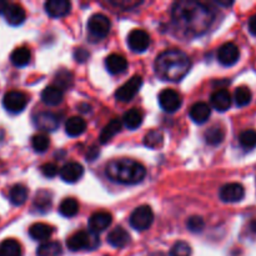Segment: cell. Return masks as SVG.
I'll return each mask as SVG.
<instances>
[{
  "label": "cell",
  "instance_id": "cell-27",
  "mask_svg": "<svg viewBox=\"0 0 256 256\" xmlns=\"http://www.w3.org/2000/svg\"><path fill=\"white\" fill-rule=\"evenodd\" d=\"M28 195H29V192H28L26 186L22 184H16L10 189L9 200L15 206H20L28 200Z\"/></svg>",
  "mask_w": 256,
  "mask_h": 256
},
{
  "label": "cell",
  "instance_id": "cell-30",
  "mask_svg": "<svg viewBox=\"0 0 256 256\" xmlns=\"http://www.w3.org/2000/svg\"><path fill=\"white\" fill-rule=\"evenodd\" d=\"M59 212L64 218H72L79 212V202L74 198H66L59 205Z\"/></svg>",
  "mask_w": 256,
  "mask_h": 256
},
{
  "label": "cell",
  "instance_id": "cell-25",
  "mask_svg": "<svg viewBox=\"0 0 256 256\" xmlns=\"http://www.w3.org/2000/svg\"><path fill=\"white\" fill-rule=\"evenodd\" d=\"M142 120H144V115L139 109H130L124 114L122 122L129 130H135L142 124Z\"/></svg>",
  "mask_w": 256,
  "mask_h": 256
},
{
  "label": "cell",
  "instance_id": "cell-16",
  "mask_svg": "<svg viewBox=\"0 0 256 256\" xmlns=\"http://www.w3.org/2000/svg\"><path fill=\"white\" fill-rule=\"evenodd\" d=\"M34 122L40 130H44V132H54L59 128V119L56 115L52 112H39L34 118Z\"/></svg>",
  "mask_w": 256,
  "mask_h": 256
},
{
  "label": "cell",
  "instance_id": "cell-2",
  "mask_svg": "<svg viewBox=\"0 0 256 256\" xmlns=\"http://www.w3.org/2000/svg\"><path fill=\"white\" fill-rule=\"evenodd\" d=\"M190 68L192 62L182 50H166L155 60V72L164 82H180Z\"/></svg>",
  "mask_w": 256,
  "mask_h": 256
},
{
  "label": "cell",
  "instance_id": "cell-24",
  "mask_svg": "<svg viewBox=\"0 0 256 256\" xmlns=\"http://www.w3.org/2000/svg\"><path fill=\"white\" fill-rule=\"evenodd\" d=\"M86 130V122L79 116H72L65 122V132L69 136L76 138Z\"/></svg>",
  "mask_w": 256,
  "mask_h": 256
},
{
  "label": "cell",
  "instance_id": "cell-34",
  "mask_svg": "<svg viewBox=\"0 0 256 256\" xmlns=\"http://www.w3.org/2000/svg\"><path fill=\"white\" fill-rule=\"evenodd\" d=\"M252 98V92H250V89L248 86H239L236 88V90H235L234 102L239 108L246 106L248 104H250Z\"/></svg>",
  "mask_w": 256,
  "mask_h": 256
},
{
  "label": "cell",
  "instance_id": "cell-33",
  "mask_svg": "<svg viewBox=\"0 0 256 256\" xmlns=\"http://www.w3.org/2000/svg\"><path fill=\"white\" fill-rule=\"evenodd\" d=\"M224 138V129L220 126H212L206 132H205V142L209 145H212V146L222 144Z\"/></svg>",
  "mask_w": 256,
  "mask_h": 256
},
{
  "label": "cell",
  "instance_id": "cell-31",
  "mask_svg": "<svg viewBox=\"0 0 256 256\" xmlns=\"http://www.w3.org/2000/svg\"><path fill=\"white\" fill-rule=\"evenodd\" d=\"M0 256H22V245L15 239H6L0 244Z\"/></svg>",
  "mask_w": 256,
  "mask_h": 256
},
{
  "label": "cell",
  "instance_id": "cell-11",
  "mask_svg": "<svg viewBox=\"0 0 256 256\" xmlns=\"http://www.w3.org/2000/svg\"><path fill=\"white\" fill-rule=\"evenodd\" d=\"M240 58V50L234 42H226L218 50V60L224 66H232L236 64Z\"/></svg>",
  "mask_w": 256,
  "mask_h": 256
},
{
  "label": "cell",
  "instance_id": "cell-37",
  "mask_svg": "<svg viewBox=\"0 0 256 256\" xmlns=\"http://www.w3.org/2000/svg\"><path fill=\"white\" fill-rule=\"evenodd\" d=\"M170 256H192V246L185 242H178L172 245Z\"/></svg>",
  "mask_w": 256,
  "mask_h": 256
},
{
  "label": "cell",
  "instance_id": "cell-9",
  "mask_svg": "<svg viewBox=\"0 0 256 256\" xmlns=\"http://www.w3.org/2000/svg\"><path fill=\"white\" fill-rule=\"evenodd\" d=\"M28 104V98L24 92H19V90H12V92H8L4 95V99H2V105H4L5 109L9 112H22L25 109Z\"/></svg>",
  "mask_w": 256,
  "mask_h": 256
},
{
  "label": "cell",
  "instance_id": "cell-36",
  "mask_svg": "<svg viewBox=\"0 0 256 256\" xmlns=\"http://www.w3.org/2000/svg\"><path fill=\"white\" fill-rule=\"evenodd\" d=\"M32 146L36 152H44L50 146V139L45 134H36L32 138Z\"/></svg>",
  "mask_w": 256,
  "mask_h": 256
},
{
  "label": "cell",
  "instance_id": "cell-19",
  "mask_svg": "<svg viewBox=\"0 0 256 256\" xmlns=\"http://www.w3.org/2000/svg\"><path fill=\"white\" fill-rule=\"evenodd\" d=\"M62 98H64V92H62V88H59L58 85H49L42 92V102L50 105V106L59 105L62 102Z\"/></svg>",
  "mask_w": 256,
  "mask_h": 256
},
{
  "label": "cell",
  "instance_id": "cell-43",
  "mask_svg": "<svg viewBox=\"0 0 256 256\" xmlns=\"http://www.w3.org/2000/svg\"><path fill=\"white\" fill-rule=\"evenodd\" d=\"M6 6H8V2H4V0H0V14H4Z\"/></svg>",
  "mask_w": 256,
  "mask_h": 256
},
{
  "label": "cell",
  "instance_id": "cell-13",
  "mask_svg": "<svg viewBox=\"0 0 256 256\" xmlns=\"http://www.w3.org/2000/svg\"><path fill=\"white\" fill-rule=\"evenodd\" d=\"M72 10V2L69 0H49L45 2V12L52 18L66 16Z\"/></svg>",
  "mask_w": 256,
  "mask_h": 256
},
{
  "label": "cell",
  "instance_id": "cell-7",
  "mask_svg": "<svg viewBox=\"0 0 256 256\" xmlns=\"http://www.w3.org/2000/svg\"><path fill=\"white\" fill-rule=\"evenodd\" d=\"M142 86V78L140 75H135V76L130 78L124 85L119 88L115 92V98H116L119 102H130L135 95L139 92V90Z\"/></svg>",
  "mask_w": 256,
  "mask_h": 256
},
{
  "label": "cell",
  "instance_id": "cell-26",
  "mask_svg": "<svg viewBox=\"0 0 256 256\" xmlns=\"http://www.w3.org/2000/svg\"><path fill=\"white\" fill-rule=\"evenodd\" d=\"M122 120L112 119V122H110L109 124L102 130V132H100V136H99L100 142H102V144H106L108 142H110V140H112V138H114L120 130H122Z\"/></svg>",
  "mask_w": 256,
  "mask_h": 256
},
{
  "label": "cell",
  "instance_id": "cell-3",
  "mask_svg": "<svg viewBox=\"0 0 256 256\" xmlns=\"http://www.w3.org/2000/svg\"><path fill=\"white\" fill-rule=\"evenodd\" d=\"M106 175L112 182L134 185L142 182L146 175V170H145L144 165L135 160L119 159L112 160L106 165Z\"/></svg>",
  "mask_w": 256,
  "mask_h": 256
},
{
  "label": "cell",
  "instance_id": "cell-35",
  "mask_svg": "<svg viewBox=\"0 0 256 256\" xmlns=\"http://www.w3.org/2000/svg\"><path fill=\"white\" fill-rule=\"evenodd\" d=\"M239 142L244 149L250 150L256 148V132L255 130H245L239 135Z\"/></svg>",
  "mask_w": 256,
  "mask_h": 256
},
{
  "label": "cell",
  "instance_id": "cell-10",
  "mask_svg": "<svg viewBox=\"0 0 256 256\" xmlns=\"http://www.w3.org/2000/svg\"><path fill=\"white\" fill-rule=\"evenodd\" d=\"M128 45L134 52H142L150 46V36L145 30L132 29L128 35Z\"/></svg>",
  "mask_w": 256,
  "mask_h": 256
},
{
  "label": "cell",
  "instance_id": "cell-14",
  "mask_svg": "<svg viewBox=\"0 0 256 256\" xmlns=\"http://www.w3.org/2000/svg\"><path fill=\"white\" fill-rule=\"evenodd\" d=\"M112 222V214L106 212H95L90 216L89 219V229L90 232L98 234V232H102L110 226Z\"/></svg>",
  "mask_w": 256,
  "mask_h": 256
},
{
  "label": "cell",
  "instance_id": "cell-40",
  "mask_svg": "<svg viewBox=\"0 0 256 256\" xmlns=\"http://www.w3.org/2000/svg\"><path fill=\"white\" fill-rule=\"evenodd\" d=\"M42 172L44 176L46 178H54L58 174H59V169H58V166L55 164H52V162H48V164H44L42 166Z\"/></svg>",
  "mask_w": 256,
  "mask_h": 256
},
{
  "label": "cell",
  "instance_id": "cell-5",
  "mask_svg": "<svg viewBox=\"0 0 256 256\" xmlns=\"http://www.w3.org/2000/svg\"><path fill=\"white\" fill-rule=\"evenodd\" d=\"M152 222H154V212H152V208L149 205H142L138 206L134 212L130 215L129 222L132 225V229L138 230V232H144L152 226Z\"/></svg>",
  "mask_w": 256,
  "mask_h": 256
},
{
  "label": "cell",
  "instance_id": "cell-22",
  "mask_svg": "<svg viewBox=\"0 0 256 256\" xmlns=\"http://www.w3.org/2000/svg\"><path fill=\"white\" fill-rule=\"evenodd\" d=\"M52 232H54V228L50 226V225L44 224V222H36V224L30 226L29 235L32 240L45 242V240H48L52 236Z\"/></svg>",
  "mask_w": 256,
  "mask_h": 256
},
{
  "label": "cell",
  "instance_id": "cell-6",
  "mask_svg": "<svg viewBox=\"0 0 256 256\" xmlns=\"http://www.w3.org/2000/svg\"><path fill=\"white\" fill-rule=\"evenodd\" d=\"M112 29V22L110 19L104 14H95L88 22V30L92 36L98 38V39H102V38L108 36Z\"/></svg>",
  "mask_w": 256,
  "mask_h": 256
},
{
  "label": "cell",
  "instance_id": "cell-21",
  "mask_svg": "<svg viewBox=\"0 0 256 256\" xmlns=\"http://www.w3.org/2000/svg\"><path fill=\"white\" fill-rule=\"evenodd\" d=\"M210 114H212V110H210V106L206 104V102H196L192 106L189 112L190 119L192 120L196 124H204L208 119L210 118Z\"/></svg>",
  "mask_w": 256,
  "mask_h": 256
},
{
  "label": "cell",
  "instance_id": "cell-32",
  "mask_svg": "<svg viewBox=\"0 0 256 256\" xmlns=\"http://www.w3.org/2000/svg\"><path fill=\"white\" fill-rule=\"evenodd\" d=\"M164 144V134L160 130H152L144 138V145L150 149H158Z\"/></svg>",
  "mask_w": 256,
  "mask_h": 256
},
{
  "label": "cell",
  "instance_id": "cell-20",
  "mask_svg": "<svg viewBox=\"0 0 256 256\" xmlns=\"http://www.w3.org/2000/svg\"><path fill=\"white\" fill-rule=\"evenodd\" d=\"M130 235L122 226H116L108 234V242L114 248H124L129 244Z\"/></svg>",
  "mask_w": 256,
  "mask_h": 256
},
{
  "label": "cell",
  "instance_id": "cell-15",
  "mask_svg": "<svg viewBox=\"0 0 256 256\" xmlns=\"http://www.w3.org/2000/svg\"><path fill=\"white\" fill-rule=\"evenodd\" d=\"M59 175L65 182H76L84 175V168L79 162H68L59 170Z\"/></svg>",
  "mask_w": 256,
  "mask_h": 256
},
{
  "label": "cell",
  "instance_id": "cell-42",
  "mask_svg": "<svg viewBox=\"0 0 256 256\" xmlns=\"http://www.w3.org/2000/svg\"><path fill=\"white\" fill-rule=\"evenodd\" d=\"M249 32L256 36V15L250 18L249 20Z\"/></svg>",
  "mask_w": 256,
  "mask_h": 256
},
{
  "label": "cell",
  "instance_id": "cell-23",
  "mask_svg": "<svg viewBox=\"0 0 256 256\" xmlns=\"http://www.w3.org/2000/svg\"><path fill=\"white\" fill-rule=\"evenodd\" d=\"M105 65H106V69L109 70V72H112V74H120V72L126 70L128 60L120 54H110L105 59Z\"/></svg>",
  "mask_w": 256,
  "mask_h": 256
},
{
  "label": "cell",
  "instance_id": "cell-18",
  "mask_svg": "<svg viewBox=\"0 0 256 256\" xmlns=\"http://www.w3.org/2000/svg\"><path fill=\"white\" fill-rule=\"evenodd\" d=\"M210 102H212V108L218 112H226L228 109H230L232 102V98L230 95V92L228 90H216L214 94L210 98Z\"/></svg>",
  "mask_w": 256,
  "mask_h": 256
},
{
  "label": "cell",
  "instance_id": "cell-1",
  "mask_svg": "<svg viewBox=\"0 0 256 256\" xmlns=\"http://www.w3.org/2000/svg\"><path fill=\"white\" fill-rule=\"evenodd\" d=\"M175 26L188 36H196L206 32L212 14L204 4L196 2H179L172 6Z\"/></svg>",
  "mask_w": 256,
  "mask_h": 256
},
{
  "label": "cell",
  "instance_id": "cell-38",
  "mask_svg": "<svg viewBox=\"0 0 256 256\" xmlns=\"http://www.w3.org/2000/svg\"><path fill=\"white\" fill-rule=\"evenodd\" d=\"M34 205L42 210L49 209V208L52 206V196H50V192H40L39 194L35 196Z\"/></svg>",
  "mask_w": 256,
  "mask_h": 256
},
{
  "label": "cell",
  "instance_id": "cell-41",
  "mask_svg": "<svg viewBox=\"0 0 256 256\" xmlns=\"http://www.w3.org/2000/svg\"><path fill=\"white\" fill-rule=\"evenodd\" d=\"M74 56H75V60H76V62H82L88 59V56H89V52H85L84 49H76L75 50Z\"/></svg>",
  "mask_w": 256,
  "mask_h": 256
},
{
  "label": "cell",
  "instance_id": "cell-29",
  "mask_svg": "<svg viewBox=\"0 0 256 256\" xmlns=\"http://www.w3.org/2000/svg\"><path fill=\"white\" fill-rule=\"evenodd\" d=\"M36 256H62V248L56 242H42L38 248Z\"/></svg>",
  "mask_w": 256,
  "mask_h": 256
},
{
  "label": "cell",
  "instance_id": "cell-12",
  "mask_svg": "<svg viewBox=\"0 0 256 256\" xmlns=\"http://www.w3.org/2000/svg\"><path fill=\"white\" fill-rule=\"evenodd\" d=\"M219 196L224 202H239L244 199L245 189L242 184L232 182V184L224 185L220 189Z\"/></svg>",
  "mask_w": 256,
  "mask_h": 256
},
{
  "label": "cell",
  "instance_id": "cell-8",
  "mask_svg": "<svg viewBox=\"0 0 256 256\" xmlns=\"http://www.w3.org/2000/svg\"><path fill=\"white\" fill-rule=\"evenodd\" d=\"M159 105L164 112H175L182 108V99L174 89H164L159 94Z\"/></svg>",
  "mask_w": 256,
  "mask_h": 256
},
{
  "label": "cell",
  "instance_id": "cell-39",
  "mask_svg": "<svg viewBox=\"0 0 256 256\" xmlns=\"http://www.w3.org/2000/svg\"><path fill=\"white\" fill-rule=\"evenodd\" d=\"M186 226L192 232H202V229H204V226H205V222H204V220H202V216L192 215V216H190L189 219H188Z\"/></svg>",
  "mask_w": 256,
  "mask_h": 256
},
{
  "label": "cell",
  "instance_id": "cell-4",
  "mask_svg": "<svg viewBox=\"0 0 256 256\" xmlns=\"http://www.w3.org/2000/svg\"><path fill=\"white\" fill-rule=\"evenodd\" d=\"M99 236L92 232H79L72 234L66 240V245L72 252L80 250H94L99 246Z\"/></svg>",
  "mask_w": 256,
  "mask_h": 256
},
{
  "label": "cell",
  "instance_id": "cell-17",
  "mask_svg": "<svg viewBox=\"0 0 256 256\" xmlns=\"http://www.w3.org/2000/svg\"><path fill=\"white\" fill-rule=\"evenodd\" d=\"M5 20L9 22L12 26H18V25L22 24L25 20V10L22 5L19 4H8L6 9L4 12Z\"/></svg>",
  "mask_w": 256,
  "mask_h": 256
},
{
  "label": "cell",
  "instance_id": "cell-45",
  "mask_svg": "<svg viewBox=\"0 0 256 256\" xmlns=\"http://www.w3.org/2000/svg\"><path fill=\"white\" fill-rule=\"evenodd\" d=\"M148 256H166V255L162 254V252H152V254H150Z\"/></svg>",
  "mask_w": 256,
  "mask_h": 256
},
{
  "label": "cell",
  "instance_id": "cell-28",
  "mask_svg": "<svg viewBox=\"0 0 256 256\" xmlns=\"http://www.w3.org/2000/svg\"><path fill=\"white\" fill-rule=\"evenodd\" d=\"M30 58H32V52H30V50L25 46L16 48V49L12 52V55H10V59H12V64H14L15 66L19 68H22L25 66V65L29 64Z\"/></svg>",
  "mask_w": 256,
  "mask_h": 256
},
{
  "label": "cell",
  "instance_id": "cell-44",
  "mask_svg": "<svg viewBox=\"0 0 256 256\" xmlns=\"http://www.w3.org/2000/svg\"><path fill=\"white\" fill-rule=\"evenodd\" d=\"M250 230L256 234V220H252V222H250Z\"/></svg>",
  "mask_w": 256,
  "mask_h": 256
}]
</instances>
